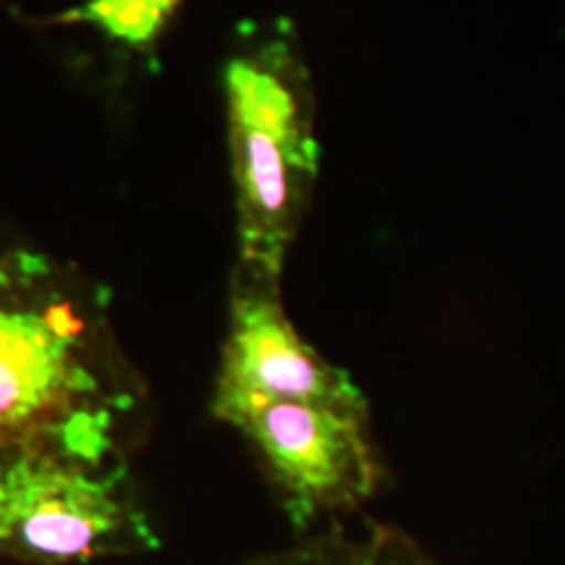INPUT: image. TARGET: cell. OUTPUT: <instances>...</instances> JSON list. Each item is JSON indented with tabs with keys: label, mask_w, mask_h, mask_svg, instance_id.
<instances>
[{
	"label": "cell",
	"mask_w": 565,
	"mask_h": 565,
	"mask_svg": "<svg viewBox=\"0 0 565 565\" xmlns=\"http://www.w3.org/2000/svg\"><path fill=\"white\" fill-rule=\"evenodd\" d=\"M181 0H84L63 13V24H82L100 32L131 53H147L158 42Z\"/></svg>",
	"instance_id": "7"
},
{
	"label": "cell",
	"mask_w": 565,
	"mask_h": 565,
	"mask_svg": "<svg viewBox=\"0 0 565 565\" xmlns=\"http://www.w3.org/2000/svg\"><path fill=\"white\" fill-rule=\"evenodd\" d=\"M139 404L103 303L42 254L0 249V456L118 461Z\"/></svg>",
	"instance_id": "1"
},
{
	"label": "cell",
	"mask_w": 565,
	"mask_h": 565,
	"mask_svg": "<svg viewBox=\"0 0 565 565\" xmlns=\"http://www.w3.org/2000/svg\"><path fill=\"white\" fill-rule=\"evenodd\" d=\"M257 401H299L370 414L364 393L349 374L299 335L278 288L236 275L210 412L217 416Z\"/></svg>",
	"instance_id": "5"
},
{
	"label": "cell",
	"mask_w": 565,
	"mask_h": 565,
	"mask_svg": "<svg viewBox=\"0 0 565 565\" xmlns=\"http://www.w3.org/2000/svg\"><path fill=\"white\" fill-rule=\"evenodd\" d=\"M160 547L126 458L87 463L0 456V555L32 565H84Z\"/></svg>",
	"instance_id": "3"
},
{
	"label": "cell",
	"mask_w": 565,
	"mask_h": 565,
	"mask_svg": "<svg viewBox=\"0 0 565 565\" xmlns=\"http://www.w3.org/2000/svg\"><path fill=\"white\" fill-rule=\"evenodd\" d=\"M223 84L238 275L278 288L320 171L312 76L296 38L282 30L233 55Z\"/></svg>",
	"instance_id": "2"
},
{
	"label": "cell",
	"mask_w": 565,
	"mask_h": 565,
	"mask_svg": "<svg viewBox=\"0 0 565 565\" xmlns=\"http://www.w3.org/2000/svg\"><path fill=\"white\" fill-rule=\"evenodd\" d=\"M246 565H443L404 529L377 521H335Z\"/></svg>",
	"instance_id": "6"
},
{
	"label": "cell",
	"mask_w": 565,
	"mask_h": 565,
	"mask_svg": "<svg viewBox=\"0 0 565 565\" xmlns=\"http://www.w3.org/2000/svg\"><path fill=\"white\" fill-rule=\"evenodd\" d=\"M215 419L246 437L288 521L303 534L351 519L383 484L370 414L299 401H257L233 406Z\"/></svg>",
	"instance_id": "4"
}]
</instances>
